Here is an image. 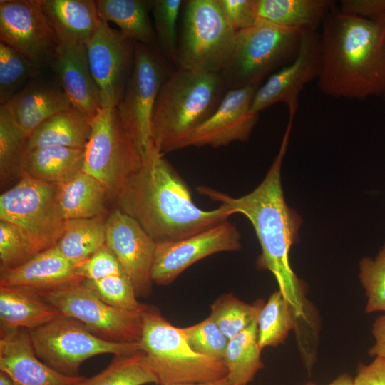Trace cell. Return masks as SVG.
Returning <instances> with one entry per match:
<instances>
[{"instance_id": "cell-5", "label": "cell", "mask_w": 385, "mask_h": 385, "mask_svg": "<svg viewBox=\"0 0 385 385\" xmlns=\"http://www.w3.org/2000/svg\"><path fill=\"white\" fill-rule=\"evenodd\" d=\"M139 343L159 385L206 384L227 376L223 361L195 352L183 329L167 321L157 307L147 305L143 311Z\"/></svg>"}, {"instance_id": "cell-6", "label": "cell", "mask_w": 385, "mask_h": 385, "mask_svg": "<svg viewBox=\"0 0 385 385\" xmlns=\"http://www.w3.org/2000/svg\"><path fill=\"white\" fill-rule=\"evenodd\" d=\"M302 32L259 19L236 32L220 71L227 91L259 86L270 73L290 63L297 54Z\"/></svg>"}, {"instance_id": "cell-15", "label": "cell", "mask_w": 385, "mask_h": 385, "mask_svg": "<svg viewBox=\"0 0 385 385\" xmlns=\"http://www.w3.org/2000/svg\"><path fill=\"white\" fill-rule=\"evenodd\" d=\"M240 239L237 228L225 221L180 240L156 243L152 282L158 285L170 284L185 270L206 257L238 251Z\"/></svg>"}, {"instance_id": "cell-19", "label": "cell", "mask_w": 385, "mask_h": 385, "mask_svg": "<svg viewBox=\"0 0 385 385\" xmlns=\"http://www.w3.org/2000/svg\"><path fill=\"white\" fill-rule=\"evenodd\" d=\"M0 371L14 385H77L85 377L53 369L37 356L26 329H1Z\"/></svg>"}, {"instance_id": "cell-42", "label": "cell", "mask_w": 385, "mask_h": 385, "mask_svg": "<svg viewBox=\"0 0 385 385\" xmlns=\"http://www.w3.org/2000/svg\"><path fill=\"white\" fill-rule=\"evenodd\" d=\"M78 272L83 280H97L124 273L118 259L106 245L80 264Z\"/></svg>"}, {"instance_id": "cell-13", "label": "cell", "mask_w": 385, "mask_h": 385, "mask_svg": "<svg viewBox=\"0 0 385 385\" xmlns=\"http://www.w3.org/2000/svg\"><path fill=\"white\" fill-rule=\"evenodd\" d=\"M0 39L41 69L51 66L60 46L36 0L0 1Z\"/></svg>"}, {"instance_id": "cell-27", "label": "cell", "mask_w": 385, "mask_h": 385, "mask_svg": "<svg viewBox=\"0 0 385 385\" xmlns=\"http://www.w3.org/2000/svg\"><path fill=\"white\" fill-rule=\"evenodd\" d=\"M83 161L84 148L44 147L24 155L21 173L59 185L81 171Z\"/></svg>"}, {"instance_id": "cell-32", "label": "cell", "mask_w": 385, "mask_h": 385, "mask_svg": "<svg viewBox=\"0 0 385 385\" xmlns=\"http://www.w3.org/2000/svg\"><path fill=\"white\" fill-rule=\"evenodd\" d=\"M295 313L281 292H274L262 307L257 319L258 343L262 349L284 343L297 327Z\"/></svg>"}, {"instance_id": "cell-35", "label": "cell", "mask_w": 385, "mask_h": 385, "mask_svg": "<svg viewBox=\"0 0 385 385\" xmlns=\"http://www.w3.org/2000/svg\"><path fill=\"white\" fill-rule=\"evenodd\" d=\"M183 3L182 0L151 1L157 48L169 63L175 67L178 40L177 26Z\"/></svg>"}, {"instance_id": "cell-18", "label": "cell", "mask_w": 385, "mask_h": 385, "mask_svg": "<svg viewBox=\"0 0 385 385\" xmlns=\"http://www.w3.org/2000/svg\"><path fill=\"white\" fill-rule=\"evenodd\" d=\"M259 86L228 90L215 113L194 133L189 146L216 148L249 139L259 113L252 108Z\"/></svg>"}, {"instance_id": "cell-26", "label": "cell", "mask_w": 385, "mask_h": 385, "mask_svg": "<svg viewBox=\"0 0 385 385\" xmlns=\"http://www.w3.org/2000/svg\"><path fill=\"white\" fill-rule=\"evenodd\" d=\"M91 133V122L75 107L51 116L28 137L25 154L51 146L85 148Z\"/></svg>"}, {"instance_id": "cell-9", "label": "cell", "mask_w": 385, "mask_h": 385, "mask_svg": "<svg viewBox=\"0 0 385 385\" xmlns=\"http://www.w3.org/2000/svg\"><path fill=\"white\" fill-rule=\"evenodd\" d=\"M141 159L117 108H102L91 120V133L84 148L82 170L102 183L114 199L126 180L138 168Z\"/></svg>"}, {"instance_id": "cell-38", "label": "cell", "mask_w": 385, "mask_h": 385, "mask_svg": "<svg viewBox=\"0 0 385 385\" xmlns=\"http://www.w3.org/2000/svg\"><path fill=\"white\" fill-rule=\"evenodd\" d=\"M359 267V279L367 298L365 312L385 313V244L374 258L364 257Z\"/></svg>"}, {"instance_id": "cell-48", "label": "cell", "mask_w": 385, "mask_h": 385, "mask_svg": "<svg viewBox=\"0 0 385 385\" xmlns=\"http://www.w3.org/2000/svg\"><path fill=\"white\" fill-rule=\"evenodd\" d=\"M176 385H231V384L229 381L227 377L226 376L220 380L210 382V383L197 384H176Z\"/></svg>"}, {"instance_id": "cell-16", "label": "cell", "mask_w": 385, "mask_h": 385, "mask_svg": "<svg viewBox=\"0 0 385 385\" xmlns=\"http://www.w3.org/2000/svg\"><path fill=\"white\" fill-rule=\"evenodd\" d=\"M320 68V36L317 30L304 29L296 57L257 89L252 110L260 113L277 103H284L289 116L294 117L301 91L308 83L318 78Z\"/></svg>"}, {"instance_id": "cell-36", "label": "cell", "mask_w": 385, "mask_h": 385, "mask_svg": "<svg viewBox=\"0 0 385 385\" xmlns=\"http://www.w3.org/2000/svg\"><path fill=\"white\" fill-rule=\"evenodd\" d=\"M41 69L26 60L10 46L0 43V102L6 103L21 86Z\"/></svg>"}, {"instance_id": "cell-30", "label": "cell", "mask_w": 385, "mask_h": 385, "mask_svg": "<svg viewBox=\"0 0 385 385\" xmlns=\"http://www.w3.org/2000/svg\"><path fill=\"white\" fill-rule=\"evenodd\" d=\"M257 319L228 341L223 361L231 385H248L264 367L262 349L258 343Z\"/></svg>"}, {"instance_id": "cell-22", "label": "cell", "mask_w": 385, "mask_h": 385, "mask_svg": "<svg viewBox=\"0 0 385 385\" xmlns=\"http://www.w3.org/2000/svg\"><path fill=\"white\" fill-rule=\"evenodd\" d=\"M81 281L78 266L63 257L55 246L16 267L1 270L0 274V286L20 287L36 292Z\"/></svg>"}, {"instance_id": "cell-33", "label": "cell", "mask_w": 385, "mask_h": 385, "mask_svg": "<svg viewBox=\"0 0 385 385\" xmlns=\"http://www.w3.org/2000/svg\"><path fill=\"white\" fill-rule=\"evenodd\" d=\"M158 384V379L141 350L115 355L101 373L85 378L77 385H145Z\"/></svg>"}, {"instance_id": "cell-4", "label": "cell", "mask_w": 385, "mask_h": 385, "mask_svg": "<svg viewBox=\"0 0 385 385\" xmlns=\"http://www.w3.org/2000/svg\"><path fill=\"white\" fill-rule=\"evenodd\" d=\"M227 91L220 72L173 70L160 90L152 118L151 139L160 153L188 147Z\"/></svg>"}, {"instance_id": "cell-25", "label": "cell", "mask_w": 385, "mask_h": 385, "mask_svg": "<svg viewBox=\"0 0 385 385\" xmlns=\"http://www.w3.org/2000/svg\"><path fill=\"white\" fill-rule=\"evenodd\" d=\"M111 197L96 178L81 170L58 185L56 206L63 220L101 217Z\"/></svg>"}, {"instance_id": "cell-28", "label": "cell", "mask_w": 385, "mask_h": 385, "mask_svg": "<svg viewBox=\"0 0 385 385\" xmlns=\"http://www.w3.org/2000/svg\"><path fill=\"white\" fill-rule=\"evenodd\" d=\"M257 19L297 29L317 30L334 9L329 0H256Z\"/></svg>"}, {"instance_id": "cell-49", "label": "cell", "mask_w": 385, "mask_h": 385, "mask_svg": "<svg viewBox=\"0 0 385 385\" xmlns=\"http://www.w3.org/2000/svg\"><path fill=\"white\" fill-rule=\"evenodd\" d=\"M0 385H14L11 379L4 372L0 371Z\"/></svg>"}, {"instance_id": "cell-34", "label": "cell", "mask_w": 385, "mask_h": 385, "mask_svg": "<svg viewBox=\"0 0 385 385\" xmlns=\"http://www.w3.org/2000/svg\"><path fill=\"white\" fill-rule=\"evenodd\" d=\"M264 304V300L257 299L249 304L232 294H225L212 303L209 317L230 339L251 324Z\"/></svg>"}, {"instance_id": "cell-10", "label": "cell", "mask_w": 385, "mask_h": 385, "mask_svg": "<svg viewBox=\"0 0 385 385\" xmlns=\"http://www.w3.org/2000/svg\"><path fill=\"white\" fill-rule=\"evenodd\" d=\"M19 181L0 195V220L18 227L38 252L59 240L65 220L56 206L58 185L24 173Z\"/></svg>"}, {"instance_id": "cell-45", "label": "cell", "mask_w": 385, "mask_h": 385, "mask_svg": "<svg viewBox=\"0 0 385 385\" xmlns=\"http://www.w3.org/2000/svg\"><path fill=\"white\" fill-rule=\"evenodd\" d=\"M351 385H385V359L375 356L368 364L359 363Z\"/></svg>"}, {"instance_id": "cell-31", "label": "cell", "mask_w": 385, "mask_h": 385, "mask_svg": "<svg viewBox=\"0 0 385 385\" xmlns=\"http://www.w3.org/2000/svg\"><path fill=\"white\" fill-rule=\"evenodd\" d=\"M106 220L102 216L66 220L55 247L68 260L78 266L106 245Z\"/></svg>"}, {"instance_id": "cell-21", "label": "cell", "mask_w": 385, "mask_h": 385, "mask_svg": "<svg viewBox=\"0 0 385 385\" xmlns=\"http://www.w3.org/2000/svg\"><path fill=\"white\" fill-rule=\"evenodd\" d=\"M71 107V100L60 85L36 81L1 105L0 111L28 138L46 119Z\"/></svg>"}, {"instance_id": "cell-43", "label": "cell", "mask_w": 385, "mask_h": 385, "mask_svg": "<svg viewBox=\"0 0 385 385\" xmlns=\"http://www.w3.org/2000/svg\"><path fill=\"white\" fill-rule=\"evenodd\" d=\"M228 22L237 32L257 20L256 0H218Z\"/></svg>"}, {"instance_id": "cell-12", "label": "cell", "mask_w": 385, "mask_h": 385, "mask_svg": "<svg viewBox=\"0 0 385 385\" xmlns=\"http://www.w3.org/2000/svg\"><path fill=\"white\" fill-rule=\"evenodd\" d=\"M63 315L83 324L96 335L115 342H139L142 312L113 307L81 282L37 292Z\"/></svg>"}, {"instance_id": "cell-1", "label": "cell", "mask_w": 385, "mask_h": 385, "mask_svg": "<svg viewBox=\"0 0 385 385\" xmlns=\"http://www.w3.org/2000/svg\"><path fill=\"white\" fill-rule=\"evenodd\" d=\"M163 156L151 141L114 198L116 207L156 243L189 237L234 215L224 205L212 210L198 207L187 184Z\"/></svg>"}, {"instance_id": "cell-46", "label": "cell", "mask_w": 385, "mask_h": 385, "mask_svg": "<svg viewBox=\"0 0 385 385\" xmlns=\"http://www.w3.org/2000/svg\"><path fill=\"white\" fill-rule=\"evenodd\" d=\"M371 333L374 338V344L368 350V354L385 359V314L375 319Z\"/></svg>"}, {"instance_id": "cell-40", "label": "cell", "mask_w": 385, "mask_h": 385, "mask_svg": "<svg viewBox=\"0 0 385 385\" xmlns=\"http://www.w3.org/2000/svg\"><path fill=\"white\" fill-rule=\"evenodd\" d=\"M182 329L188 344L195 352L223 361L229 339L210 317Z\"/></svg>"}, {"instance_id": "cell-44", "label": "cell", "mask_w": 385, "mask_h": 385, "mask_svg": "<svg viewBox=\"0 0 385 385\" xmlns=\"http://www.w3.org/2000/svg\"><path fill=\"white\" fill-rule=\"evenodd\" d=\"M338 9L344 14L385 23V0H342Z\"/></svg>"}, {"instance_id": "cell-47", "label": "cell", "mask_w": 385, "mask_h": 385, "mask_svg": "<svg viewBox=\"0 0 385 385\" xmlns=\"http://www.w3.org/2000/svg\"><path fill=\"white\" fill-rule=\"evenodd\" d=\"M353 377L347 373H344L338 376L332 381L327 385H351ZM303 385H317L313 382H307Z\"/></svg>"}, {"instance_id": "cell-3", "label": "cell", "mask_w": 385, "mask_h": 385, "mask_svg": "<svg viewBox=\"0 0 385 385\" xmlns=\"http://www.w3.org/2000/svg\"><path fill=\"white\" fill-rule=\"evenodd\" d=\"M319 88L337 98L385 96V23L333 9L322 24Z\"/></svg>"}, {"instance_id": "cell-14", "label": "cell", "mask_w": 385, "mask_h": 385, "mask_svg": "<svg viewBox=\"0 0 385 385\" xmlns=\"http://www.w3.org/2000/svg\"><path fill=\"white\" fill-rule=\"evenodd\" d=\"M86 47L101 107H116L133 66L135 41L101 20Z\"/></svg>"}, {"instance_id": "cell-24", "label": "cell", "mask_w": 385, "mask_h": 385, "mask_svg": "<svg viewBox=\"0 0 385 385\" xmlns=\"http://www.w3.org/2000/svg\"><path fill=\"white\" fill-rule=\"evenodd\" d=\"M63 314L38 292L13 286H0L1 329L41 327Z\"/></svg>"}, {"instance_id": "cell-39", "label": "cell", "mask_w": 385, "mask_h": 385, "mask_svg": "<svg viewBox=\"0 0 385 385\" xmlns=\"http://www.w3.org/2000/svg\"><path fill=\"white\" fill-rule=\"evenodd\" d=\"M27 137L0 111V175L4 181L20 174Z\"/></svg>"}, {"instance_id": "cell-23", "label": "cell", "mask_w": 385, "mask_h": 385, "mask_svg": "<svg viewBox=\"0 0 385 385\" xmlns=\"http://www.w3.org/2000/svg\"><path fill=\"white\" fill-rule=\"evenodd\" d=\"M61 45L86 44L101 21L96 1L36 0Z\"/></svg>"}, {"instance_id": "cell-7", "label": "cell", "mask_w": 385, "mask_h": 385, "mask_svg": "<svg viewBox=\"0 0 385 385\" xmlns=\"http://www.w3.org/2000/svg\"><path fill=\"white\" fill-rule=\"evenodd\" d=\"M235 35L218 0L183 1L176 68L220 72Z\"/></svg>"}, {"instance_id": "cell-8", "label": "cell", "mask_w": 385, "mask_h": 385, "mask_svg": "<svg viewBox=\"0 0 385 385\" xmlns=\"http://www.w3.org/2000/svg\"><path fill=\"white\" fill-rule=\"evenodd\" d=\"M38 358L65 375L77 376L86 360L100 354L122 355L140 350L139 342H115L91 332L79 321L60 317L29 330Z\"/></svg>"}, {"instance_id": "cell-41", "label": "cell", "mask_w": 385, "mask_h": 385, "mask_svg": "<svg viewBox=\"0 0 385 385\" xmlns=\"http://www.w3.org/2000/svg\"><path fill=\"white\" fill-rule=\"evenodd\" d=\"M37 253L34 245L18 227L0 220L1 270L16 267Z\"/></svg>"}, {"instance_id": "cell-17", "label": "cell", "mask_w": 385, "mask_h": 385, "mask_svg": "<svg viewBox=\"0 0 385 385\" xmlns=\"http://www.w3.org/2000/svg\"><path fill=\"white\" fill-rule=\"evenodd\" d=\"M106 245L132 282L137 297H148L152 290L156 242L134 219L116 207L106 220Z\"/></svg>"}, {"instance_id": "cell-29", "label": "cell", "mask_w": 385, "mask_h": 385, "mask_svg": "<svg viewBox=\"0 0 385 385\" xmlns=\"http://www.w3.org/2000/svg\"><path fill=\"white\" fill-rule=\"evenodd\" d=\"M96 2L101 20L115 24L133 41L158 48L149 16L151 1L97 0Z\"/></svg>"}, {"instance_id": "cell-11", "label": "cell", "mask_w": 385, "mask_h": 385, "mask_svg": "<svg viewBox=\"0 0 385 385\" xmlns=\"http://www.w3.org/2000/svg\"><path fill=\"white\" fill-rule=\"evenodd\" d=\"M135 45L132 71L116 108L142 155L152 141V118L160 90L173 70L158 48Z\"/></svg>"}, {"instance_id": "cell-2", "label": "cell", "mask_w": 385, "mask_h": 385, "mask_svg": "<svg viewBox=\"0 0 385 385\" xmlns=\"http://www.w3.org/2000/svg\"><path fill=\"white\" fill-rule=\"evenodd\" d=\"M292 117L283 136L279 152L265 178L252 192L240 197L206 186L197 190L213 201L227 206L234 214L245 215L251 222L261 246L256 266L270 271L279 290L294 310L297 319L309 322L304 286L293 271L289 262L292 245L298 239L302 220L287 203L282 186L281 168L285 155Z\"/></svg>"}, {"instance_id": "cell-20", "label": "cell", "mask_w": 385, "mask_h": 385, "mask_svg": "<svg viewBox=\"0 0 385 385\" xmlns=\"http://www.w3.org/2000/svg\"><path fill=\"white\" fill-rule=\"evenodd\" d=\"M51 66L73 106L91 122L102 107L86 44H60Z\"/></svg>"}, {"instance_id": "cell-37", "label": "cell", "mask_w": 385, "mask_h": 385, "mask_svg": "<svg viewBox=\"0 0 385 385\" xmlns=\"http://www.w3.org/2000/svg\"><path fill=\"white\" fill-rule=\"evenodd\" d=\"M83 283L101 300L116 309L142 312L147 306L138 302L133 284L124 273L97 280H83Z\"/></svg>"}]
</instances>
